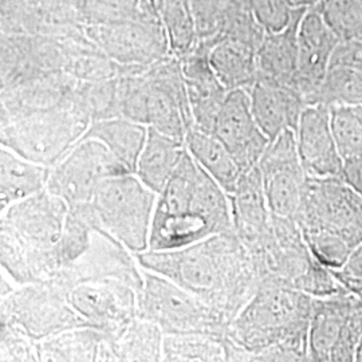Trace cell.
Returning <instances> with one entry per match:
<instances>
[{
	"label": "cell",
	"mask_w": 362,
	"mask_h": 362,
	"mask_svg": "<svg viewBox=\"0 0 362 362\" xmlns=\"http://www.w3.org/2000/svg\"><path fill=\"white\" fill-rule=\"evenodd\" d=\"M163 361H228L226 337L211 333L164 334Z\"/></svg>",
	"instance_id": "31"
},
{
	"label": "cell",
	"mask_w": 362,
	"mask_h": 362,
	"mask_svg": "<svg viewBox=\"0 0 362 362\" xmlns=\"http://www.w3.org/2000/svg\"><path fill=\"white\" fill-rule=\"evenodd\" d=\"M145 125L184 143L194 127L181 64L173 54L143 70Z\"/></svg>",
	"instance_id": "11"
},
{
	"label": "cell",
	"mask_w": 362,
	"mask_h": 362,
	"mask_svg": "<svg viewBox=\"0 0 362 362\" xmlns=\"http://www.w3.org/2000/svg\"><path fill=\"white\" fill-rule=\"evenodd\" d=\"M90 113L82 101L59 107L0 113V144L45 167L55 165L89 128Z\"/></svg>",
	"instance_id": "5"
},
{
	"label": "cell",
	"mask_w": 362,
	"mask_h": 362,
	"mask_svg": "<svg viewBox=\"0 0 362 362\" xmlns=\"http://www.w3.org/2000/svg\"><path fill=\"white\" fill-rule=\"evenodd\" d=\"M137 317L157 325L164 334L211 333L226 337L228 326L207 305L168 278L141 269Z\"/></svg>",
	"instance_id": "7"
},
{
	"label": "cell",
	"mask_w": 362,
	"mask_h": 362,
	"mask_svg": "<svg viewBox=\"0 0 362 362\" xmlns=\"http://www.w3.org/2000/svg\"><path fill=\"white\" fill-rule=\"evenodd\" d=\"M69 206L46 188L13 203L1 224L13 227L27 242L42 248H52L59 242Z\"/></svg>",
	"instance_id": "18"
},
{
	"label": "cell",
	"mask_w": 362,
	"mask_h": 362,
	"mask_svg": "<svg viewBox=\"0 0 362 362\" xmlns=\"http://www.w3.org/2000/svg\"><path fill=\"white\" fill-rule=\"evenodd\" d=\"M130 173L104 144L83 140L50 167L46 189L64 199L69 208L89 204L107 177Z\"/></svg>",
	"instance_id": "10"
},
{
	"label": "cell",
	"mask_w": 362,
	"mask_h": 362,
	"mask_svg": "<svg viewBox=\"0 0 362 362\" xmlns=\"http://www.w3.org/2000/svg\"><path fill=\"white\" fill-rule=\"evenodd\" d=\"M296 139L299 160L308 176L341 179L344 158L337 146L327 105H308L303 109Z\"/></svg>",
	"instance_id": "17"
},
{
	"label": "cell",
	"mask_w": 362,
	"mask_h": 362,
	"mask_svg": "<svg viewBox=\"0 0 362 362\" xmlns=\"http://www.w3.org/2000/svg\"><path fill=\"white\" fill-rule=\"evenodd\" d=\"M228 231H235L230 196L185 148L157 194L148 250H176Z\"/></svg>",
	"instance_id": "3"
},
{
	"label": "cell",
	"mask_w": 362,
	"mask_h": 362,
	"mask_svg": "<svg viewBox=\"0 0 362 362\" xmlns=\"http://www.w3.org/2000/svg\"><path fill=\"white\" fill-rule=\"evenodd\" d=\"M146 125L124 117H115L94 121L79 141H101L130 173H136L137 161L146 141Z\"/></svg>",
	"instance_id": "26"
},
{
	"label": "cell",
	"mask_w": 362,
	"mask_h": 362,
	"mask_svg": "<svg viewBox=\"0 0 362 362\" xmlns=\"http://www.w3.org/2000/svg\"><path fill=\"white\" fill-rule=\"evenodd\" d=\"M318 104L362 105V70L332 65L318 94Z\"/></svg>",
	"instance_id": "33"
},
{
	"label": "cell",
	"mask_w": 362,
	"mask_h": 362,
	"mask_svg": "<svg viewBox=\"0 0 362 362\" xmlns=\"http://www.w3.org/2000/svg\"><path fill=\"white\" fill-rule=\"evenodd\" d=\"M0 361L37 362L35 341L19 329L0 310Z\"/></svg>",
	"instance_id": "36"
},
{
	"label": "cell",
	"mask_w": 362,
	"mask_h": 362,
	"mask_svg": "<svg viewBox=\"0 0 362 362\" xmlns=\"http://www.w3.org/2000/svg\"><path fill=\"white\" fill-rule=\"evenodd\" d=\"M341 43L318 6L306 10L298 26V90L306 104H318V94Z\"/></svg>",
	"instance_id": "15"
},
{
	"label": "cell",
	"mask_w": 362,
	"mask_h": 362,
	"mask_svg": "<svg viewBox=\"0 0 362 362\" xmlns=\"http://www.w3.org/2000/svg\"><path fill=\"white\" fill-rule=\"evenodd\" d=\"M59 274L73 288L83 282L104 279L127 284L137 294L143 287V272L136 255L101 227L93 230L85 254Z\"/></svg>",
	"instance_id": "13"
},
{
	"label": "cell",
	"mask_w": 362,
	"mask_h": 362,
	"mask_svg": "<svg viewBox=\"0 0 362 362\" xmlns=\"http://www.w3.org/2000/svg\"><path fill=\"white\" fill-rule=\"evenodd\" d=\"M209 50V64L228 91L250 90L259 77L257 49L242 40L233 38L215 39Z\"/></svg>",
	"instance_id": "25"
},
{
	"label": "cell",
	"mask_w": 362,
	"mask_h": 362,
	"mask_svg": "<svg viewBox=\"0 0 362 362\" xmlns=\"http://www.w3.org/2000/svg\"><path fill=\"white\" fill-rule=\"evenodd\" d=\"M134 255L141 269L192 293L227 326L260 285L252 257L235 231L176 250H146Z\"/></svg>",
	"instance_id": "1"
},
{
	"label": "cell",
	"mask_w": 362,
	"mask_h": 362,
	"mask_svg": "<svg viewBox=\"0 0 362 362\" xmlns=\"http://www.w3.org/2000/svg\"><path fill=\"white\" fill-rule=\"evenodd\" d=\"M318 8L341 42L362 40V0H322Z\"/></svg>",
	"instance_id": "35"
},
{
	"label": "cell",
	"mask_w": 362,
	"mask_h": 362,
	"mask_svg": "<svg viewBox=\"0 0 362 362\" xmlns=\"http://www.w3.org/2000/svg\"><path fill=\"white\" fill-rule=\"evenodd\" d=\"M306 10H294L281 31L266 33L257 52L259 76L298 89V26Z\"/></svg>",
	"instance_id": "23"
},
{
	"label": "cell",
	"mask_w": 362,
	"mask_h": 362,
	"mask_svg": "<svg viewBox=\"0 0 362 362\" xmlns=\"http://www.w3.org/2000/svg\"><path fill=\"white\" fill-rule=\"evenodd\" d=\"M4 208H6V206H4V204H3V203H0V214H1V211H3V209H4Z\"/></svg>",
	"instance_id": "42"
},
{
	"label": "cell",
	"mask_w": 362,
	"mask_h": 362,
	"mask_svg": "<svg viewBox=\"0 0 362 362\" xmlns=\"http://www.w3.org/2000/svg\"><path fill=\"white\" fill-rule=\"evenodd\" d=\"M357 305L346 297L345 291L329 297L313 298L309 330L310 361H332V353L344 325Z\"/></svg>",
	"instance_id": "24"
},
{
	"label": "cell",
	"mask_w": 362,
	"mask_h": 362,
	"mask_svg": "<svg viewBox=\"0 0 362 362\" xmlns=\"http://www.w3.org/2000/svg\"><path fill=\"white\" fill-rule=\"evenodd\" d=\"M214 43V39H199L191 52L179 58L194 127L209 133L228 94L209 64L208 55Z\"/></svg>",
	"instance_id": "19"
},
{
	"label": "cell",
	"mask_w": 362,
	"mask_h": 362,
	"mask_svg": "<svg viewBox=\"0 0 362 362\" xmlns=\"http://www.w3.org/2000/svg\"><path fill=\"white\" fill-rule=\"evenodd\" d=\"M106 334L94 327H77L46 337L35 342L37 360L49 361H98Z\"/></svg>",
	"instance_id": "30"
},
{
	"label": "cell",
	"mask_w": 362,
	"mask_h": 362,
	"mask_svg": "<svg viewBox=\"0 0 362 362\" xmlns=\"http://www.w3.org/2000/svg\"><path fill=\"white\" fill-rule=\"evenodd\" d=\"M247 7L266 33L284 30L291 21L294 10L285 0H245Z\"/></svg>",
	"instance_id": "37"
},
{
	"label": "cell",
	"mask_w": 362,
	"mask_h": 362,
	"mask_svg": "<svg viewBox=\"0 0 362 362\" xmlns=\"http://www.w3.org/2000/svg\"><path fill=\"white\" fill-rule=\"evenodd\" d=\"M69 285L62 275L23 285L0 303L3 311L30 339L40 341L69 329L90 327L70 303Z\"/></svg>",
	"instance_id": "8"
},
{
	"label": "cell",
	"mask_w": 362,
	"mask_h": 362,
	"mask_svg": "<svg viewBox=\"0 0 362 362\" xmlns=\"http://www.w3.org/2000/svg\"><path fill=\"white\" fill-rule=\"evenodd\" d=\"M291 10H309L318 6L322 0H285Z\"/></svg>",
	"instance_id": "40"
},
{
	"label": "cell",
	"mask_w": 362,
	"mask_h": 362,
	"mask_svg": "<svg viewBox=\"0 0 362 362\" xmlns=\"http://www.w3.org/2000/svg\"><path fill=\"white\" fill-rule=\"evenodd\" d=\"M163 339L161 329L140 317L112 338L117 361H163Z\"/></svg>",
	"instance_id": "32"
},
{
	"label": "cell",
	"mask_w": 362,
	"mask_h": 362,
	"mask_svg": "<svg viewBox=\"0 0 362 362\" xmlns=\"http://www.w3.org/2000/svg\"><path fill=\"white\" fill-rule=\"evenodd\" d=\"M0 266L19 285L38 284L62 270L58 247L34 246L13 227L0 223Z\"/></svg>",
	"instance_id": "21"
},
{
	"label": "cell",
	"mask_w": 362,
	"mask_h": 362,
	"mask_svg": "<svg viewBox=\"0 0 362 362\" xmlns=\"http://www.w3.org/2000/svg\"><path fill=\"white\" fill-rule=\"evenodd\" d=\"M247 248L255 263L260 284L296 288L313 298L345 291L334 272L313 255L294 219L272 214L264 233Z\"/></svg>",
	"instance_id": "4"
},
{
	"label": "cell",
	"mask_w": 362,
	"mask_h": 362,
	"mask_svg": "<svg viewBox=\"0 0 362 362\" xmlns=\"http://www.w3.org/2000/svg\"><path fill=\"white\" fill-rule=\"evenodd\" d=\"M228 196L233 230L247 247L251 246L264 233L272 216L258 165L242 172L233 194Z\"/></svg>",
	"instance_id": "22"
},
{
	"label": "cell",
	"mask_w": 362,
	"mask_h": 362,
	"mask_svg": "<svg viewBox=\"0 0 362 362\" xmlns=\"http://www.w3.org/2000/svg\"><path fill=\"white\" fill-rule=\"evenodd\" d=\"M69 299L90 327L110 338H116L137 317V291L115 279L79 284Z\"/></svg>",
	"instance_id": "14"
},
{
	"label": "cell",
	"mask_w": 362,
	"mask_h": 362,
	"mask_svg": "<svg viewBox=\"0 0 362 362\" xmlns=\"http://www.w3.org/2000/svg\"><path fill=\"white\" fill-rule=\"evenodd\" d=\"M184 151L182 141L148 127L146 141L136 167L137 177L153 192L160 194L177 168Z\"/></svg>",
	"instance_id": "27"
},
{
	"label": "cell",
	"mask_w": 362,
	"mask_h": 362,
	"mask_svg": "<svg viewBox=\"0 0 362 362\" xmlns=\"http://www.w3.org/2000/svg\"><path fill=\"white\" fill-rule=\"evenodd\" d=\"M341 179L362 200V157L344 158Z\"/></svg>",
	"instance_id": "39"
},
{
	"label": "cell",
	"mask_w": 362,
	"mask_h": 362,
	"mask_svg": "<svg viewBox=\"0 0 362 362\" xmlns=\"http://www.w3.org/2000/svg\"><path fill=\"white\" fill-rule=\"evenodd\" d=\"M248 94L255 121L270 141L285 130H297L308 106L298 89L259 76Z\"/></svg>",
	"instance_id": "20"
},
{
	"label": "cell",
	"mask_w": 362,
	"mask_h": 362,
	"mask_svg": "<svg viewBox=\"0 0 362 362\" xmlns=\"http://www.w3.org/2000/svg\"><path fill=\"white\" fill-rule=\"evenodd\" d=\"M332 129L342 158L362 157V105H333Z\"/></svg>",
	"instance_id": "34"
},
{
	"label": "cell",
	"mask_w": 362,
	"mask_h": 362,
	"mask_svg": "<svg viewBox=\"0 0 362 362\" xmlns=\"http://www.w3.org/2000/svg\"><path fill=\"white\" fill-rule=\"evenodd\" d=\"M212 133L226 145L242 172L258 165L260 157L270 143L255 121L250 94L245 89L228 91Z\"/></svg>",
	"instance_id": "16"
},
{
	"label": "cell",
	"mask_w": 362,
	"mask_h": 362,
	"mask_svg": "<svg viewBox=\"0 0 362 362\" xmlns=\"http://www.w3.org/2000/svg\"><path fill=\"white\" fill-rule=\"evenodd\" d=\"M313 297L262 282L227 329L228 361H310Z\"/></svg>",
	"instance_id": "2"
},
{
	"label": "cell",
	"mask_w": 362,
	"mask_h": 362,
	"mask_svg": "<svg viewBox=\"0 0 362 362\" xmlns=\"http://www.w3.org/2000/svg\"><path fill=\"white\" fill-rule=\"evenodd\" d=\"M184 145L194 161L219 184L227 194H233L242 175V169L239 168L226 145L214 133L194 127L187 132Z\"/></svg>",
	"instance_id": "28"
},
{
	"label": "cell",
	"mask_w": 362,
	"mask_h": 362,
	"mask_svg": "<svg viewBox=\"0 0 362 362\" xmlns=\"http://www.w3.org/2000/svg\"><path fill=\"white\" fill-rule=\"evenodd\" d=\"M199 39L212 38L216 33L220 15L230 0H189Z\"/></svg>",
	"instance_id": "38"
},
{
	"label": "cell",
	"mask_w": 362,
	"mask_h": 362,
	"mask_svg": "<svg viewBox=\"0 0 362 362\" xmlns=\"http://www.w3.org/2000/svg\"><path fill=\"white\" fill-rule=\"evenodd\" d=\"M296 221L300 231L333 233L357 248L362 243V200L339 177H308Z\"/></svg>",
	"instance_id": "9"
},
{
	"label": "cell",
	"mask_w": 362,
	"mask_h": 362,
	"mask_svg": "<svg viewBox=\"0 0 362 362\" xmlns=\"http://www.w3.org/2000/svg\"><path fill=\"white\" fill-rule=\"evenodd\" d=\"M50 167L39 165L0 144V203L6 207L46 188Z\"/></svg>",
	"instance_id": "29"
},
{
	"label": "cell",
	"mask_w": 362,
	"mask_h": 362,
	"mask_svg": "<svg viewBox=\"0 0 362 362\" xmlns=\"http://www.w3.org/2000/svg\"><path fill=\"white\" fill-rule=\"evenodd\" d=\"M13 291V287L10 286V284H8V282L1 276V274H0V303H1L6 298L8 297Z\"/></svg>",
	"instance_id": "41"
},
{
	"label": "cell",
	"mask_w": 362,
	"mask_h": 362,
	"mask_svg": "<svg viewBox=\"0 0 362 362\" xmlns=\"http://www.w3.org/2000/svg\"><path fill=\"white\" fill-rule=\"evenodd\" d=\"M258 168L272 214L297 219L309 176L299 160L294 130H285L269 143Z\"/></svg>",
	"instance_id": "12"
},
{
	"label": "cell",
	"mask_w": 362,
	"mask_h": 362,
	"mask_svg": "<svg viewBox=\"0 0 362 362\" xmlns=\"http://www.w3.org/2000/svg\"><path fill=\"white\" fill-rule=\"evenodd\" d=\"M157 194L136 173L105 179L97 188L91 207L98 226L133 254L149 248V235Z\"/></svg>",
	"instance_id": "6"
}]
</instances>
